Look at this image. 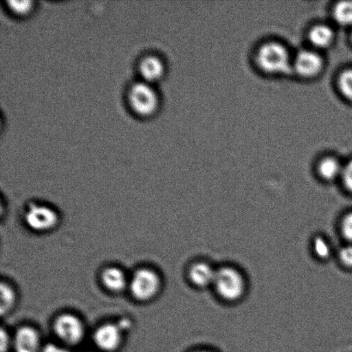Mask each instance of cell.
I'll return each instance as SVG.
<instances>
[{
    "label": "cell",
    "mask_w": 352,
    "mask_h": 352,
    "mask_svg": "<svg viewBox=\"0 0 352 352\" xmlns=\"http://www.w3.org/2000/svg\"><path fill=\"white\" fill-rule=\"evenodd\" d=\"M342 177L344 186L348 191L352 192V161L349 162L346 166L343 168Z\"/></svg>",
    "instance_id": "44dd1931"
},
{
    "label": "cell",
    "mask_w": 352,
    "mask_h": 352,
    "mask_svg": "<svg viewBox=\"0 0 352 352\" xmlns=\"http://www.w3.org/2000/svg\"><path fill=\"white\" fill-rule=\"evenodd\" d=\"M1 305H0V310H1V315L5 316L12 309L13 306L16 302V293L12 286L2 282L1 289Z\"/></svg>",
    "instance_id": "2e32d148"
},
{
    "label": "cell",
    "mask_w": 352,
    "mask_h": 352,
    "mask_svg": "<svg viewBox=\"0 0 352 352\" xmlns=\"http://www.w3.org/2000/svg\"><path fill=\"white\" fill-rule=\"evenodd\" d=\"M343 168L336 158L327 157L320 161L318 173L326 181H333L342 175Z\"/></svg>",
    "instance_id": "5bb4252c"
},
{
    "label": "cell",
    "mask_w": 352,
    "mask_h": 352,
    "mask_svg": "<svg viewBox=\"0 0 352 352\" xmlns=\"http://www.w3.org/2000/svg\"><path fill=\"white\" fill-rule=\"evenodd\" d=\"M54 332L64 343L74 346L81 342L85 336V327L78 316L63 314L54 322Z\"/></svg>",
    "instance_id": "8992f818"
},
{
    "label": "cell",
    "mask_w": 352,
    "mask_h": 352,
    "mask_svg": "<svg viewBox=\"0 0 352 352\" xmlns=\"http://www.w3.org/2000/svg\"><path fill=\"white\" fill-rule=\"evenodd\" d=\"M341 230L346 240L352 241V213L348 214L342 221Z\"/></svg>",
    "instance_id": "ffe728a7"
},
{
    "label": "cell",
    "mask_w": 352,
    "mask_h": 352,
    "mask_svg": "<svg viewBox=\"0 0 352 352\" xmlns=\"http://www.w3.org/2000/svg\"><path fill=\"white\" fill-rule=\"evenodd\" d=\"M16 352H41V338L37 331L31 327H22L14 337Z\"/></svg>",
    "instance_id": "30bf717a"
},
{
    "label": "cell",
    "mask_w": 352,
    "mask_h": 352,
    "mask_svg": "<svg viewBox=\"0 0 352 352\" xmlns=\"http://www.w3.org/2000/svg\"><path fill=\"white\" fill-rule=\"evenodd\" d=\"M10 341L8 333L5 330H1V351L5 352L8 349Z\"/></svg>",
    "instance_id": "603a6c76"
},
{
    "label": "cell",
    "mask_w": 352,
    "mask_h": 352,
    "mask_svg": "<svg viewBox=\"0 0 352 352\" xmlns=\"http://www.w3.org/2000/svg\"><path fill=\"white\" fill-rule=\"evenodd\" d=\"M41 352H69L60 346H55L54 344H48L43 348Z\"/></svg>",
    "instance_id": "cb8c5ba5"
},
{
    "label": "cell",
    "mask_w": 352,
    "mask_h": 352,
    "mask_svg": "<svg viewBox=\"0 0 352 352\" xmlns=\"http://www.w3.org/2000/svg\"><path fill=\"white\" fill-rule=\"evenodd\" d=\"M78 352H87V351H78Z\"/></svg>",
    "instance_id": "484cf974"
},
{
    "label": "cell",
    "mask_w": 352,
    "mask_h": 352,
    "mask_svg": "<svg viewBox=\"0 0 352 352\" xmlns=\"http://www.w3.org/2000/svg\"><path fill=\"white\" fill-rule=\"evenodd\" d=\"M102 285L108 291L119 293L124 291L127 285V278L122 269L111 267H107L101 276Z\"/></svg>",
    "instance_id": "8fae6325"
},
{
    "label": "cell",
    "mask_w": 352,
    "mask_h": 352,
    "mask_svg": "<svg viewBox=\"0 0 352 352\" xmlns=\"http://www.w3.org/2000/svg\"><path fill=\"white\" fill-rule=\"evenodd\" d=\"M257 63L262 71L269 74H287L292 70L291 57L287 50L277 43H269L260 48Z\"/></svg>",
    "instance_id": "7a4b0ae2"
},
{
    "label": "cell",
    "mask_w": 352,
    "mask_h": 352,
    "mask_svg": "<svg viewBox=\"0 0 352 352\" xmlns=\"http://www.w3.org/2000/svg\"><path fill=\"white\" fill-rule=\"evenodd\" d=\"M126 99L131 112L140 118H151L158 112L161 96L154 85L139 80L127 89Z\"/></svg>",
    "instance_id": "6da1fadb"
},
{
    "label": "cell",
    "mask_w": 352,
    "mask_h": 352,
    "mask_svg": "<svg viewBox=\"0 0 352 352\" xmlns=\"http://www.w3.org/2000/svg\"><path fill=\"white\" fill-rule=\"evenodd\" d=\"M324 62L320 54L314 51H301L294 62L295 70L303 78H314L322 71Z\"/></svg>",
    "instance_id": "9c48e42d"
},
{
    "label": "cell",
    "mask_w": 352,
    "mask_h": 352,
    "mask_svg": "<svg viewBox=\"0 0 352 352\" xmlns=\"http://www.w3.org/2000/svg\"><path fill=\"white\" fill-rule=\"evenodd\" d=\"M217 271L210 265L200 262L192 265L190 268L188 276L190 280L198 287H206L214 284L215 281Z\"/></svg>",
    "instance_id": "7c38bea8"
},
{
    "label": "cell",
    "mask_w": 352,
    "mask_h": 352,
    "mask_svg": "<svg viewBox=\"0 0 352 352\" xmlns=\"http://www.w3.org/2000/svg\"><path fill=\"white\" fill-rule=\"evenodd\" d=\"M339 87L344 98L352 102V70L344 71L340 76Z\"/></svg>",
    "instance_id": "ac0fdd59"
},
{
    "label": "cell",
    "mask_w": 352,
    "mask_h": 352,
    "mask_svg": "<svg viewBox=\"0 0 352 352\" xmlns=\"http://www.w3.org/2000/svg\"><path fill=\"white\" fill-rule=\"evenodd\" d=\"M162 285L160 276L149 268H140L134 272L129 283L130 292L140 302L153 299L160 292Z\"/></svg>",
    "instance_id": "3957f363"
},
{
    "label": "cell",
    "mask_w": 352,
    "mask_h": 352,
    "mask_svg": "<svg viewBox=\"0 0 352 352\" xmlns=\"http://www.w3.org/2000/svg\"><path fill=\"white\" fill-rule=\"evenodd\" d=\"M309 38L313 46L317 48H327L332 44L334 33L329 26L317 25L310 30Z\"/></svg>",
    "instance_id": "4fadbf2b"
},
{
    "label": "cell",
    "mask_w": 352,
    "mask_h": 352,
    "mask_svg": "<svg viewBox=\"0 0 352 352\" xmlns=\"http://www.w3.org/2000/svg\"><path fill=\"white\" fill-rule=\"evenodd\" d=\"M351 41H352V34H351Z\"/></svg>",
    "instance_id": "4316f807"
},
{
    "label": "cell",
    "mask_w": 352,
    "mask_h": 352,
    "mask_svg": "<svg viewBox=\"0 0 352 352\" xmlns=\"http://www.w3.org/2000/svg\"><path fill=\"white\" fill-rule=\"evenodd\" d=\"M340 258L346 267L352 268V245L344 247L341 250Z\"/></svg>",
    "instance_id": "7402d4cb"
},
{
    "label": "cell",
    "mask_w": 352,
    "mask_h": 352,
    "mask_svg": "<svg viewBox=\"0 0 352 352\" xmlns=\"http://www.w3.org/2000/svg\"><path fill=\"white\" fill-rule=\"evenodd\" d=\"M213 285L221 298L226 301H236L243 296L245 291L243 275L231 267H223L217 271Z\"/></svg>",
    "instance_id": "277c9868"
},
{
    "label": "cell",
    "mask_w": 352,
    "mask_h": 352,
    "mask_svg": "<svg viewBox=\"0 0 352 352\" xmlns=\"http://www.w3.org/2000/svg\"><path fill=\"white\" fill-rule=\"evenodd\" d=\"M333 16L340 25H352V1H343L338 3L334 7Z\"/></svg>",
    "instance_id": "9a60e30c"
},
{
    "label": "cell",
    "mask_w": 352,
    "mask_h": 352,
    "mask_svg": "<svg viewBox=\"0 0 352 352\" xmlns=\"http://www.w3.org/2000/svg\"><path fill=\"white\" fill-rule=\"evenodd\" d=\"M122 340V327L117 324L106 323L95 331L96 346L103 351L113 352L118 350Z\"/></svg>",
    "instance_id": "ba28073f"
},
{
    "label": "cell",
    "mask_w": 352,
    "mask_h": 352,
    "mask_svg": "<svg viewBox=\"0 0 352 352\" xmlns=\"http://www.w3.org/2000/svg\"><path fill=\"white\" fill-rule=\"evenodd\" d=\"M197 352H212V351H197Z\"/></svg>",
    "instance_id": "d4e9b609"
},
{
    "label": "cell",
    "mask_w": 352,
    "mask_h": 352,
    "mask_svg": "<svg viewBox=\"0 0 352 352\" xmlns=\"http://www.w3.org/2000/svg\"><path fill=\"white\" fill-rule=\"evenodd\" d=\"M137 70L140 76V80L154 85L164 77L166 64L160 55L148 54L140 58Z\"/></svg>",
    "instance_id": "52a82bcc"
},
{
    "label": "cell",
    "mask_w": 352,
    "mask_h": 352,
    "mask_svg": "<svg viewBox=\"0 0 352 352\" xmlns=\"http://www.w3.org/2000/svg\"><path fill=\"white\" fill-rule=\"evenodd\" d=\"M24 220L30 229L44 233L54 230L60 222V217L51 207L32 204L28 207Z\"/></svg>",
    "instance_id": "5b68a950"
},
{
    "label": "cell",
    "mask_w": 352,
    "mask_h": 352,
    "mask_svg": "<svg viewBox=\"0 0 352 352\" xmlns=\"http://www.w3.org/2000/svg\"><path fill=\"white\" fill-rule=\"evenodd\" d=\"M314 250H315L317 256L322 258H329L332 253V248L330 244L322 237L316 239Z\"/></svg>",
    "instance_id": "d6986e66"
},
{
    "label": "cell",
    "mask_w": 352,
    "mask_h": 352,
    "mask_svg": "<svg viewBox=\"0 0 352 352\" xmlns=\"http://www.w3.org/2000/svg\"><path fill=\"white\" fill-rule=\"evenodd\" d=\"M7 6L10 13L14 16L19 17L28 16L33 12L34 10V2L30 0H23V1H12L6 2Z\"/></svg>",
    "instance_id": "e0dca14e"
}]
</instances>
